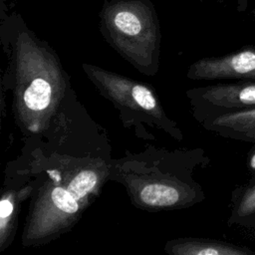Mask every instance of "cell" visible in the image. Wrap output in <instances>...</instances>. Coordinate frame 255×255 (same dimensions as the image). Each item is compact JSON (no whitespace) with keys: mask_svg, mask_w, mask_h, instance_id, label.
Returning <instances> with one entry per match:
<instances>
[{"mask_svg":"<svg viewBox=\"0 0 255 255\" xmlns=\"http://www.w3.org/2000/svg\"><path fill=\"white\" fill-rule=\"evenodd\" d=\"M51 168L40 165L44 177L37 185L22 234L24 247H36L71 230L96 200L111 175L112 160L89 151L80 156L58 152Z\"/></svg>","mask_w":255,"mask_h":255,"instance_id":"1","label":"cell"},{"mask_svg":"<svg viewBox=\"0 0 255 255\" xmlns=\"http://www.w3.org/2000/svg\"><path fill=\"white\" fill-rule=\"evenodd\" d=\"M7 35L11 48L13 112L25 134L41 135L62 112L69 83L56 53L16 19Z\"/></svg>","mask_w":255,"mask_h":255,"instance_id":"2","label":"cell"},{"mask_svg":"<svg viewBox=\"0 0 255 255\" xmlns=\"http://www.w3.org/2000/svg\"><path fill=\"white\" fill-rule=\"evenodd\" d=\"M101 30L110 45L139 73L158 72L160 30L147 0H113L101 12Z\"/></svg>","mask_w":255,"mask_h":255,"instance_id":"3","label":"cell"},{"mask_svg":"<svg viewBox=\"0 0 255 255\" xmlns=\"http://www.w3.org/2000/svg\"><path fill=\"white\" fill-rule=\"evenodd\" d=\"M135 159L112 161L110 178L120 181L138 208L146 210H163L189 207L204 198L200 185L182 179L169 167L163 172L151 162Z\"/></svg>","mask_w":255,"mask_h":255,"instance_id":"4","label":"cell"},{"mask_svg":"<svg viewBox=\"0 0 255 255\" xmlns=\"http://www.w3.org/2000/svg\"><path fill=\"white\" fill-rule=\"evenodd\" d=\"M82 68L101 95L127 114L128 120H138L182 139L178 126L167 118L152 87L92 64L84 63Z\"/></svg>","mask_w":255,"mask_h":255,"instance_id":"5","label":"cell"},{"mask_svg":"<svg viewBox=\"0 0 255 255\" xmlns=\"http://www.w3.org/2000/svg\"><path fill=\"white\" fill-rule=\"evenodd\" d=\"M186 95L198 122L208 117L255 109V81L194 88L188 90Z\"/></svg>","mask_w":255,"mask_h":255,"instance_id":"6","label":"cell"},{"mask_svg":"<svg viewBox=\"0 0 255 255\" xmlns=\"http://www.w3.org/2000/svg\"><path fill=\"white\" fill-rule=\"evenodd\" d=\"M186 76L194 81H255V47L246 46L224 56L199 59L188 67Z\"/></svg>","mask_w":255,"mask_h":255,"instance_id":"7","label":"cell"},{"mask_svg":"<svg viewBox=\"0 0 255 255\" xmlns=\"http://www.w3.org/2000/svg\"><path fill=\"white\" fill-rule=\"evenodd\" d=\"M36 185L35 179L27 184L3 188L0 200V251H4L12 243L17 230L21 203L32 196Z\"/></svg>","mask_w":255,"mask_h":255,"instance_id":"8","label":"cell"},{"mask_svg":"<svg viewBox=\"0 0 255 255\" xmlns=\"http://www.w3.org/2000/svg\"><path fill=\"white\" fill-rule=\"evenodd\" d=\"M199 123L223 137L255 142V109L208 117Z\"/></svg>","mask_w":255,"mask_h":255,"instance_id":"9","label":"cell"},{"mask_svg":"<svg viewBox=\"0 0 255 255\" xmlns=\"http://www.w3.org/2000/svg\"><path fill=\"white\" fill-rule=\"evenodd\" d=\"M230 207L228 226L255 240V174L232 191Z\"/></svg>","mask_w":255,"mask_h":255,"instance_id":"10","label":"cell"},{"mask_svg":"<svg viewBox=\"0 0 255 255\" xmlns=\"http://www.w3.org/2000/svg\"><path fill=\"white\" fill-rule=\"evenodd\" d=\"M164 250L170 255H254L246 246L209 238H177L166 242Z\"/></svg>","mask_w":255,"mask_h":255,"instance_id":"11","label":"cell"},{"mask_svg":"<svg viewBox=\"0 0 255 255\" xmlns=\"http://www.w3.org/2000/svg\"><path fill=\"white\" fill-rule=\"evenodd\" d=\"M246 164H247V168L250 171L251 175L255 174V142L252 143V146L247 153Z\"/></svg>","mask_w":255,"mask_h":255,"instance_id":"12","label":"cell"}]
</instances>
